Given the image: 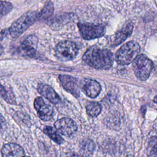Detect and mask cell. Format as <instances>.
Listing matches in <instances>:
<instances>
[{
    "instance_id": "cell-13",
    "label": "cell",
    "mask_w": 157,
    "mask_h": 157,
    "mask_svg": "<svg viewBox=\"0 0 157 157\" xmlns=\"http://www.w3.org/2000/svg\"><path fill=\"white\" fill-rule=\"evenodd\" d=\"M37 91L41 95L53 104H58L60 101L59 97L55 91L52 88V87L47 84H39L37 86Z\"/></svg>"
},
{
    "instance_id": "cell-21",
    "label": "cell",
    "mask_w": 157,
    "mask_h": 157,
    "mask_svg": "<svg viewBox=\"0 0 157 157\" xmlns=\"http://www.w3.org/2000/svg\"><path fill=\"white\" fill-rule=\"evenodd\" d=\"M12 9V5L10 2L7 1H1V17L9 13Z\"/></svg>"
},
{
    "instance_id": "cell-20",
    "label": "cell",
    "mask_w": 157,
    "mask_h": 157,
    "mask_svg": "<svg viewBox=\"0 0 157 157\" xmlns=\"http://www.w3.org/2000/svg\"><path fill=\"white\" fill-rule=\"evenodd\" d=\"M148 157H157V137L150 138L147 148Z\"/></svg>"
},
{
    "instance_id": "cell-22",
    "label": "cell",
    "mask_w": 157,
    "mask_h": 157,
    "mask_svg": "<svg viewBox=\"0 0 157 157\" xmlns=\"http://www.w3.org/2000/svg\"><path fill=\"white\" fill-rule=\"evenodd\" d=\"M10 93H11V92L9 91H7L3 86H1V96H2V97H3L4 99H6L7 101H8L10 103H12V101H14V99H13V96H9V94Z\"/></svg>"
},
{
    "instance_id": "cell-2",
    "label": "cell",
    "mask_w": 157,
    "mask_h": 157,
    "mask_svg": "<svg viewBox=\"0 0 157 157\" xmlns=\"http://www.w3.org/2000/svg\"><path fill=\"white\" fill-rule=\"evenodd\" d=\"M140 50L138 43L129 41L123 45L115 54V60L119 64H129L137 57Z\"/></svg>"
},
{
    "instance_id": "cell-10",
    "label": "cell",
    "mask_w": 157,
    "mask_h": 157,
    "mask_svg": "<svg viewBox=\"0 0 157 157\" xmlns=\"http://www.w3.org/2000/svg\"><path fill=\"white\" fill-rule=\"evenodd\" d=\"M59 79L63 87L75 97L79 96L80 91L78 80L70 75H60Z\"/></svg>"
},
{
    "instance_id": "cell-9",
    "label": "cell",
    "mask_w": 157,
    "mask_h": 157,
    "mask_svg": "<svg viewBox=\"0 0 157 157\" xmlns=\"http://www.w3.org/2000/svg\"><path fill=\"white\" fill-rule=\"evenodd\" d=\"M55 128L64 136H71L74 134L77 129L75 123L71 118H62L55 123Z\"/></svg>"
},
{
    "instance_id": "cell-7",
    "label": "cell",
    "mask_w": 157,
    "mask_h": 157,
    "mask_svg": "<svg viewBox=\"0 0 157 157\" xmlns=\"http://www.w3.org/2000/svg\"><path fill=\"white\" fill-rule=\"evenodd\" d=\"M37 42V38L35 36H29L21 42L17 50L21 55L30 58H35L37 55L36 51Z\"/></svg>"
},
{
    "instance_id": "cell-3",
    "label": "cell",
    "mask_w": 157,
    "mask_h": 157,
    "mask_svg": "<svg viewBox=\"0 0 157 157\" xmlns=\"http://www.w3.org/2000/svg\"><path fill=\"white\" fill-rule=\"evenodd\" d=\"M37 20H39V13L36 11H28L22 15L11 25L9 29L12 37H18L22 34Z\"/></svg>"
},
{
    "instance_id": "cell-17",
    "label": "cell",
    "mask_w": 157,
    "mask_h": 157,
    "mask_svg": "<svg viewBox=\"0 0 157 157\" xmlns=\"http://www.w3.org/2000/svg\"><path fill=\"white\" fill-rule=\"evenodd\" d=\"M44 132L47 134L50 138L55 141L58 144H61L64 142L63 139L58 134L56 130L51 126H45L44 128Z\"/></svg>"
},
{
    "instance_id": "cell-11",
    "label": "cell",
    "mask_w": 157,
    "mask_h": 157,
    "mask_svg": "<svg viewBox=\"0 0 157 157\" xmlns=\"http://www.w3.org/2000/svg\"><path fill=\"white\" fill-rule=\"evenodd\" d=\"M2 157H24L23 148L13 143L5 144L1 150Z\"/></svg>"
},
{
    "instance_id": "cell-16",
    "label": "cell",
    "mask_w": 157,
    "mask_h": 157,
    "mask_svg": "<svg viewBox=\"0 0 157 157\" xmlns=\"http://www.w3.org/2000/svg\"><path fill=\"white\" fill-rule=\"evenodd\" d=\"M94 144L91 139H84L80 145V151L83 156L91 155L94 150Z\"/></svg>"
},
{
    "instance_id": "cell-25",
    "label": "cell",
    "mask_w": 157,
    "mask_h": 157,
    "mask_svg": "<svg viewBox=\"0 0 157 157\" xmlns=\"http://www.w3.org/2000/svg\"><path fill=\"white\" fill-rule=\"evenodd\" d=\"M24 157H29V156H24Z\"/></svg>"
},
{
    "instance_id": "cell-1",
    "label": "cell",
    "mask_w": 157,
    "mask_h": 157,
    "mask_svg": "<svg viewBox=\"0 0 157 157\" xmlns=\"http://www.w3.org/2000/svg\"><path fill=\"white\" fill-rule=\"evenodd\" d=\"M82 59L90 66L97 69H109L113 63V56L109 50L96 46L89 48Z\"/></svg>"
},
{
    "instance_id": "cell-4",
    "label": "cell",
    "mask_w": 157,
    "mask_h": 157,
    "mask_svg": "<svg viewBox=\"0 0 157 157\" xmlns=\"http://www.w3.org/2000/svg\"><path fill=\"white\" fill-rule=\"evenodd\" d=\"M78 52V48L75 43L69 40L59 42L55 49V56L61 61H68L74 59Z\"/></svg>"
},
{
    "instance_id": "cell-19",
    "label": "cell",
    "mask_w": 157,
    "mask_h": 157,
    "mask_svg": "<svg viewBox=\"0 0 157 157\" xmlns=\"http://www.w3.org/2000/svg\"><path fill=\"white\" fill-rule=\"evenodd\" d=\"M87 113L91 117L98 116L101 111V107L100 104L96 102H90L86 106Z\"/></svg>"
},
{
    "instance_id": "cell-23",
    "label": "cell",
    "mask_w": 157,
    "mask_h": 157,
    "mask_svg": "<svg viewBox=\"0 0 157 157\" xmlns=\"http://www.w3.org/2000/svg\"><path fill=\"white\" fill-rule=\"evenodd\" d=\"M68 157H82V156H80V155H78L73 154V155H71L69 156Z\"/></svg>"
},
{
    "instance_id": "cell-6",
    "label": "cell",
    "mask_w": 157,
    "mask_h": 157,
    "mask_svg": "<svg viewBox=\"0 0 157 157\" xmlns=\"http://www.w3.org/2000/svg\"><path fill=\"white\" fill-rule=\"evenodd\" d=\"M77 26L81 36L85 40L101 37L105 34L106 31L105 26L102 24L78 23Z\"/></svg>"
},
{
    "instance_id": "cell-24",
    "label": "cell",
    "mask_w": 157,
    "mask_h": 157,
    "mask_svg": "<svg viewBox=\"0 0 157 157\" xmlns=\"http://www.w3.org/2000/svg\"><path fill=\"white\" fill-rule=\"evenodd\" d=\"M153 101H154V102H155L156 104H157V96H156L155 97V98H154V99H153Z\"/></svg>"
},
{
    "instance_id": "cell-26",
    "label": "cell",
    "mask_w": 157,
    "mask_h": 157,
    "mask_svg": "<svg viewBox=\"0 0 157 157\" xmlns=\"http://www.w3.org/2000/svg\"><path fill=\"white\" fill-rule=\"evenodd\" d=\"M126 157H131V156H126Z\"/></svg>"
},
{
    "instance_id": "cell-15",
    "label": "cell",
    "mask_w": 157,
    "mask_h": 157,
    "mask_svg": "<svg viewBox=\"0 0 157 157\" xmlns=\"http://www.w3.org/2000/svg\"><path fill=\"white\" fill-rule=\"evenodd\" d=\"M74 15L72 13H64L58 15L55 18H52L50 22H48V25H53L54 27L59 26L69 22L74 18Z\"/></svg>"
},
{
    "instance_id": "cell-12",
    "label": "cell",
    "mask_w": 157,
    "mask_h": 157,
    "mask_svg": "<svg viewBox=\"0 0 157 157\" xmlns=\"http://www.w3.org/2000/svg\"><path fill=\"white\" fill-rule=\"evenodd\" d=\"M82 90L86 96L91 98H94L100 93L101 87L97 81L88 79L84 82Z\"/></svg>"
},
{
    "instance_id": "cell-18",
    "label": "cell",
    "mask_w": 157,
    "mask_h": 157,
    "mask_svg": "<svg viewBox=\"0 0 157 157\" xmlns=\"http://www.w3.org/2000/svg\"><path fill=\"white\" fill-rule=\"evenodd\" d=\"M54 12L53 4L51 1L48 2L39 13V20H46L51 17Z\"/></svg>"
},
{
    "instance_id": "cell-14",
    "label": "cell",
    "mask_w": 157,
    "mask_h": 157,
    "mask_svg": "<svg viewBox=\"0 0 157 157\" xmlns=\"http://www.w3.org/2000/svg\"><path fill=\"white\" fill-rule=\"evenodd\" d=\"M133 31V25L132 23H128L124 25L123 28L118 31L114 37L113 45H117L124 42L132 34Z\"/></svg>"
},
{
    "instance_id": "cell-5",
    "label": "cell",
    "mask_w": 157,
    "mask_h": 157,
    "mask_svg": "<svg viewBox=\"0 0 157 157\" xmlns=\"http://www.w3.org/2000/svg\"><path fill=\"white\" fill-rule=\"evenodd\" d=\"M132 67L136 77L139 80L144 81L150 76L153 67V64L149 58L142 54L138 55L134 59Z\"/></svg>"
},
{
    "instance_id": "cell-8",
    "label": "cell",
    "mask_w": 157,
    "mask_h": 157,
    "mask_svg": "<svg viewBox=\"0 0 157 157\" xmlns=\"http://www.w3.org/2000/svg\"><path fill=\"white\" fill-rule=\"evenodd\" d=\"M34 107L37 112L39 118L44 121L51 120L54 115L53 107L47 104L40 97H37L34 100Z\"/></svg>"
}]
</instances>
